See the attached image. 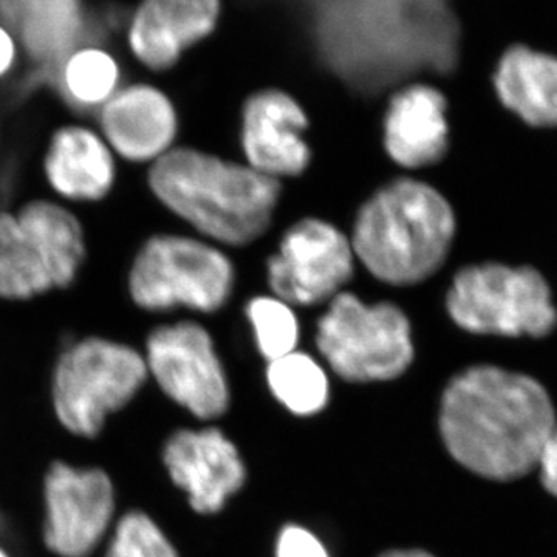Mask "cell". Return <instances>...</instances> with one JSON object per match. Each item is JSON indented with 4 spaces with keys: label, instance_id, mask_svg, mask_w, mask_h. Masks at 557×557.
Masks as SVG:
<instances>
[{
    "label": "cell",
    "instance_id": "12",
    "mask_svg": "<svg viewBox=\"0 0 557 557\" xmlns=\"http://www.w3.org/2000/svg\"><path fill=\"white\" fill-rule=\"evenodd\" d=\"M309 126L306 109L288 91L271 87L249 95L242 108L240 129L248 166L277 182L306 174L311 149L304 132Z\"/></svg>",
    "mask_w": 557,
    "mask_h": 557
},
{
    "label": "cell",
    "instance_id": "16",
    "mask_svg": "<svg viewBox=\"0 0 557 557\" xmlns=\"http://www.w3.org/2000/svg\"><path fill=\"white\" fill-rule=\"evenodd\" d=\"M219 0H148L132 13L127 46L139 64L166 72L218 28Z\"/></svg>",
    "mask_w": 557,
    "mask_h": 557
},
{
    "label": "cell",
    "instance_id": "4",
    "mask_svg": "<svg viewBox=\"0 0 557 557\" xmlns=\"http://www.w3.org/2000/svg\"><path fill=\"white\" fill-rule=\"evenodd\" d=\"M456 233V212L437 188L399 177L359 207L350 242L370 276L391 287H413L442 270Z\"/></svg>",
    "mask_w": 557,
    "mask_h": 557
},
{
    "label": "cell",
    "instance_id": "13",
    "mask_svg": "<svg viewBox=\"0 0 557 557\" xmlns=\"http://www.w3.org/2000/svg\"><path fill=\"white\" fill-rule=\"evenodd\" d=\"M161 461L190 508L214 515L244 486L247 472L236 446L215 428L180 429L164 442Z\"/></svg>",
    "mask_w": 557,
    "mask_h": 557
},
{
    "label": "cell",
    "instance_id": "19",
    "mask_svg": "<svg viewBox=\"0 0 557 557\" xmlns=\"http://www.w3.org/2000/svg\"><path fill=\"white\" fill-rule=\"evenodd\" d=\"M498 100L531 127H557V57L516 44L494 73Z\"/></svg>",
    "mask_w": 557,
    "mask_h": 557
},
{
    "label": "cell",
    "instance_id": "5",
    "mask_svg": "<svg viewBox=\"0 0 557 557\" xmlns=\"http://www.w3.org/2000/svg\"><path fill=\"white\" fill-rule=\"evenodd\" d=\"M149 381L139 348L102 335H84L62 347L50 366L47 401L62 434L100 442Z\"/></svg>",
    "mask_w": 557,
    "mask_h": 557
},
{
    "label": "cell",
    "instance_id": "7",
    "mask_svg": "<svg viewBox=\"0 0 557 557\" xmlns=\"http://www.w3.org/2000/svg\"><path fill=\"white\" fill-rule=\"evenodd\" d=\"M317 346L333 372L351 383L397 379L416 354L409 318L397 304H366L347 289L319 318Z\"/></svg>",
    "mask_w": 557,
    "mask_h": 557
},
{
    "label": "cell",
    "instance_id": "28",
    "mask_svg": "<svg viewBox=\"0 0 557 557\" xmlns=\"http://www.w3.org/2000/svg\"><path fill=\"white\" fill-rule=\"evenodd\" d=\"M17 40L7 25L0 22V78L9 75L17 60Z\"/></svg>",
    "mask_w": 557,
    "mask_h": 557
},
{
    "label": "cell",
    "instance_id": "10",
    "mask_svg": "<svg viewBox=\"0 0 557 557\" xmlns=\"http://www.w3.org/2000/svg\"><path fill=\"white\" fill-rule=\"evenodd\" d=\"M357 256L350 236L324 219L293 223L267 259V282L273 296L295 307L330 302L346 292Z\"/></svg>",
    "mask_w": 557,
    "mask_h": 557
},
{
    "label": "cell",
    "instance_id": "9",
    "mask_svg": "<svg viewBox=\"0 0 557 557\" xmlns=\"http://www.w3.org/2000/svg\"><path fill=\"white\" fill-rule=\"evenodd\" d=\"M39 507V544L49 557H97L121 515L109 469L65 457L40 472Z\"/></svg>",
    "mask_w": 557,
    "mask_h": 557
},
{
    "label": "cell",
    "instance_id": "14",
    "mask_svg": "<svg viewBox=\"0 0 557 557\" xmlns=\"http://www.w3.org/2000/svg\"><path fill=\"white\" fill-rule=\"evenodd\" d=\"M98 132L113 156L129 163H156L174 149L178 115L174 102L148 83L121 86L98 110Z\"/></svg>",
    "mask_w": 557,
    "mask_h": 557
},
{
    "label": "cell",
    "instance_id": "6",
    "mask_svg": "<svg viewBox=\"0 0 557 557\" xmlns=\"http://www.w3.org/2000/svg\"><path fill=\"white\" fill-rule=\"evenodd\" d=\"M236 270L222 249L182 234H156L139 247L127 276V293L139 310L177 309L215 313L226 306Z\"/></svg>",
    "mask_w": 557,
    "mask_h": 557
},
{
    "label": "cell",
    "instance_id": "29",
    "mask_svg": "<svg viewBox=\"0 0 557 557\" xmlns=\"http://www.w3.org/2000/svg\"><path fill=\"white\" fill-rule=\"evenodd\" d=\"M381 557H435L431 553L423 552V549H394Z\"/></svg>",
    "mask_w": 557,
    "mask_h": 557
},
{
    "label": "cell",
    "instance_id": "1",
    "mask_svg": "<svg viewBox=\"0 0 557 557\" xmlns=\"http://www.w3.org/2000/svg\"><path fill=\"white\" fill-rule=\"evenodd\" d=\"M313 36L325 67L361 94L449 75L460 61V21L443 0L318 2Z\"/></svg>",
    "mask_w": 557,
    "mask_h": 557
},
{
    "label": "cell",
    "instance_id": "20",
    "mask_svg": "<svg viewBox=\"0 0 557 557\" xmlns=\"http://www.w3.org/2000/svg\"><path fill=\"white\" fill-rule=\"evenodd\" d=\"M14 214L38 251L53 288L72 287L87 256L79 219L64 205L46 199L27 201Z\"/></svg>",
    "mask_w": 557,
    "mask_h": 557
},
{
    "label": "cell",
    "instance_id": "2",
    "mask_svg": "<svg viewBox=\"0 0 557 557\" xmlns=\"http://www.w3.org/2000/svg\"><path fill=\"white\" fill-rule=\"evenodd\" d=\"M556 426L555 406L544 386L496 366L461 372L440 406V434L450 456L496 482H512L537 469Z\"/></svg>",
    "mask_w": 557,
    "mask_h": 557
},
{
    "label": "cell",
    "instance_id": "27",
    "mask_svg": "<svg viewBox=\"0 0 557 557\" xmlns=\"http://www.w3.org/2000/svg\"><path fill=\"white\" fill-rule=\"evenodd\" d=\"M539 474H541L542 486L557 498V426L549 435L547 445L539 458Z\"/></svg>",
    "mask_w": 557,
    "mask_h": 557
},
{
    "label": "cell",
    "instance_id": "8",
    "mask_svg": "<svg viewBox=\"0 0 557 557\" xmlns=\"http://www.w3.org/2000/svg\"><path fill=\"white\" fill-rule=\"evenodd\" d=\"M446 310L458 327L475 335L544 338L557 325L547 278L533 267H465L450 282Z\"/></svg>",
    "mask_w": 557,
    "mask_h": 557
},
{
    "label": "cell",
    "instance_id": "3",
    "mask_svg": "<svg viewBox=\"0 0 557 557\" xmlns=\"http://www.w3.org/2000/svg\"><path fill=\"white\" fill-rule=\"evenodd\" d=\"M148 186L201 236L237 248L265 236L282 196V182L194 148H174L150 164Z\"/></svg>",
    "mask_w": 557,
    "mask_h": 557
},
{
    "label": "cell",
    "instance_id": "26",
    "mask_svg": "<svg viewBox=\"0 0 557 557\" xmlns=\"http://www.w3.org/2000/svg\"><path fill=\"white\" fill-rule=\"evenodd\" d=\"M277 557H329L327 549L310 531L289 525L284 528L277 541Z\"/></svg>",
    "mask_w": 557,
    "mask_h": 557
},
{
    "label": "cell",
    "instance_id": "30",
    "mask_svg": "<svg viewBox=\"0 0 557 557\" xmlns=\"http://www.w3.org/2000/svg\"><path fill=\"white\" fill-rule=\"evenodd\" d=\"M0 557H16L11 553V549L5 544L0 542Z\"/></svg>",
    "mask_w": 557,
    "mask_h": 557
},
{
    "label": "cell",
    "instance_id": "23",
    "mask_svg": "<svg viewBox=\"0 0 557 557\" xmlns=\"http://www.w3.org/2000/svg\"><path fill=\"white\" fill-rule=\"evenodd\" d=\"M267 380L274 397L296 416H313L327 405V375L314 358L302 351L271 361Z\"/></svg>",
    "mask_w": 557,
    "mask_h": 557
},
{
    "label": "cell",
    "instance_id": "24",
    "mask_svg": "<svg viewBox=\"0 0 557 557\" xmlns=\"http://www.w3.org/2000/svg\"><path fill=\"white\" fill-rule=\"evenodd\" d=\"M97 557H178V553L148 511L129 508L121 512Z\"/></svg>",
    "mask_w": 557,
    "mask_h": 557
},
{
    "label": "cell",
    "instance_id": "18",
    "mask_svg": "<svg viewBox=\"0 0 557 557\" xmlns=\"http://www.w3.org/2000/svg\"><path fill=\"white\" fill-rule=\"evenodd\" d=\"M0 22L27 57L53 78L62 61L84 46L87 14L76 0H7L0 2Z\"/></svg>",
    "mask_w": 557,
    "mask_h": 557
},
{
    "label": "cell",
    "instance_id": "17",
    "mask_svg": "<svg viewBox=\"0 0 557 557\" xmlns=\"http://www.w3.org/2000/svg\"><path fill=\"white\" fill-rule=\"evenodd\" d=\"M42 168L50 189L76 203H98L115 186V156L100 132L81 124L53 132Z\"/></svg>",
    "mask_w": 557,
    "mask_h": 557
},
{
    "label": "cell",
    "instance_id": "15",
    "mask_svg": "<svg viewBox=\"0 0 557 557\" xmlns=\"http://www.w3.org/2000/svg\"><path fill=\"white\" fill-rule=\"evenodd\" d=\"M388 159L403 170L435 166L449 150L448 100L428 83L406 84L392 94L383 121Z\"/></svg>",
    "mask_w": 557,
    "mask_h": 557
},
{
    "label": "cell",
    "instance_id": "21",
    "mask_svg": "<svg viewBox=\"0 0 557 557\" xmlns=\"http://www.w3.org/2000/svg\"><path fill=\"white\" fill-rule=\"evenodd\" d=\"M51 79L70 108L98 113L120 89L121 69L110 51L81 46L62 61Z\"/></svg>",
    "mask_w": 557,
    "mask_h": 557
},
{
    "label": "cell",
    "instance_id": "25",
    "mask_svg": "<svg viewBox=\"0 0 557 557\" xmlns=\"http://www.w3.org/2000/svg\"><path fill=\"white\" fill-rule=\"evenodd\" d=\"M247 317L255 329L259 351L269 362L296 351L299 321L289 304L276 296H256L247 304Z\"/></svg>",
    "mask_w": 557,
    "mask_h": 557
},
{
    "label": "cell",
    "instance_id": "11",
    "mask_svg": "<svg viewBox=\"0 0 557 557\" xmlns=\"http://www.w3.org/2000/svg\"><path fill=\"white\" fill-rule=\"evenodd\" d=\"M149 380L194 417L211 420L228 410L230 388L208 330L178 321L150 330L146 336Z\"/></svg>",
    "mask_w": 557,
    "mask_h": 557
},
{
    "label": "cell",
    "instance_id": "22",
    "mask_svg": "<svg viewBox=\"0 0 557 557\" xmlns=\"http://www.w3.org/2000/svg\"><path fill=\"white\" fill-rule=\"evenodd\" d=\"M54 292L38 251L14 212H0V299L27 302Z\"/></svg>",
    "mask_w": 557,
    "mask_h": 557
}]
</instances>
